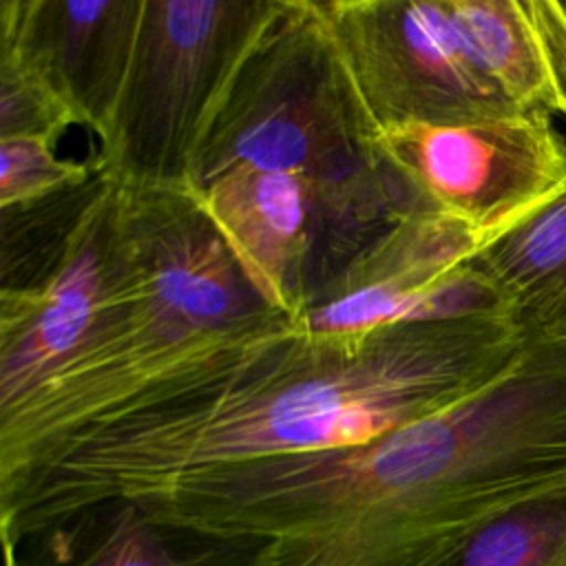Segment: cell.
<instances>
[{"label":"cell","mask_w":566,"mask_h":566,"mask_svg":"<svg viewBox=\"0 0 566 566\" xmlns=\"http://www.w3.org/2000/svg\"><path fill=\"white\" fill-rule=\"evenodd\" d=\"M509 316L334 340L279 318L35 451L0 478L2 544L199 471L365 444L473 398L520 358Z\"/></svg>","instance_id":"cell-1"},{"label":"cell","mask_w":566,"mask_h":566,"mask_svg":"<svg viewBox=\"0 0 566 566\" xmlns=\"http://www.w3.org/2000/svg\"><path fill=\"white\" fill-rule=\"evenodd\" d=\"M279 318L237 265L197 197L115 184L106 285L77 345L0 409V478L168 371Z\"/></svg>","instance_id":"cell-2"},{"label":"cell","mask_w":566,"mask_h":566,"mask_svg":"<svg viewBox=\"0 0 566 566\" xmlns=\"http://www.w3.org/2000/svg\"><path fill=\"white\" fill-rule=\"evenodd\" d=\"M345 184L385 170L374 126L316 0H283L234 73L190 192L237 168Z\"/></svg>","instance_id":"cell-3"},{"label":"cell","mask_w":566,"mask_h":566,"mask_svg":"<svg viewBox=\"0 0 566 566\" xmlns=\"http://www.w3.org/2000/svg\"><path fill=\"white\" fill-rule=\"evenodd\" d=\"M283 0H144L133 60L91 161L128 188H190L214 113Z\"/></svg>","instance_id":"cell-4"},{"label":"cell","mask_w":566,"mask_h":566,"mask_svg":"<svg viewBox=\"0 0 566 566\" xmlns=\"http://www.w3.org/2000/svg\"><path fill=\"white\" fill-rule=\"evenodd\" d=\"M380 130L522 113L484 73L449 0H316Z\"/></svg>","instance_id":"cell-5"},{"label":"cell","mask_w":566,"mask_h":566,"mask_svg":"<svg viewBox=\"0 0 566 566\" xmlns=\"http://www.w3.org/2000/svg\"><path fill=\"white\" fill-rule=\"evenodd\" d=\"M482 243L469 223L418 203L367 243L294 323L314 336L360 340L400 323L511 318L500 292L471 265Z\"/></svg>","instance_id":"cell-6"},{"label":"cell","mask_w":566,"mask_h":566,"mask_svg":"<svg viewBox=\"0 0 566 566\" xmlns=\"http://www.w3.org/2000/svg\"><path fill=\"white\" fill-rule=\"evenodd\" d=\"M378 153L413 197L469 223L484 241L566 177V139L544 111L387 128L378 133Z\"/></svg>","instance_id":"cell-7"},{"label":"cell","mask_w":566,"mask_h":566,"mask_svg":"<svg viewBox=\"0 0 566 566\" xmlns=\"http://www.w3.org/2000/svg\"><path fill=\"white\" fill-rule=\"evenodd\" d=\"M144 0H0V53L38 75L97 142L115 113Z\"/></svg>","instance_id":"cell-8"},{"label":"cell","mask_w":566,"mask_h":566,"mask_svg":"<svg viewBox=\"0 0 566 566\" xmlns=\"http://www.w3.org/2000/svg\"><path fill=\"white\" fill-rule=\"evenodd\" d=\"M115 181L77 226L57 268L38 285L0 292V409L33 389L84 336L113 254Z\"/></svg>","instance_id":"cell-9"},{"label":"cell","mask_w":566,"mask_h":566,"mask_svg":"<svg viewBox=\"0 0 566 566\" xmlns=\"http://www.w3.org/2000/svg\"><path fill=\"white\" fill-rule=\"evenodd\" d=\"M263 546L159 522L130 500H111L2 548L4 566H256Z\"/></svg>","instance_id":"cell-10"},{"label":"cell","mask_w":566,"mask_h":566,"mask_svg":"<svg viewBox=\"0 0 566 566\" xmlns=\"http://www.w3.org/2000/svg\"><path fill=\"white\" fill-rule=\"evenodd\" d=\"M471 265L500 292L526 340L546 334L566 310V177L484 241Z\"/></svg>","instance_id":"cell-11"},{"label":"cell","mask_w":566,"mask_h":566,"mask_svg":"<svg viewBox=\"0 0 566 566\" xmlns=\"http://www.w3.org/2000/svg\"><path fill=\"white\" fill-rule=\"evenodd\" d=\"M451 15L484 73L524 111L557 115L542 46L524 0H449Z\"/></svg>","instance_id":"cell-12"},{"label":"cell","mask_w":566,"mask_h":566,"mask_svg":"<svg viewBox=\"0 0 566 566\" xmlns=\"http://www.w3.org/2000/svg\"><path fill=\"white\" fill-rule=\"evenodd\" d=\"M106 184L95 170L84 184L0 208V292L33 287L57 268Z\"/></svg>","instance_id":"cell-13"},{"label":"cell","mask_w":566,"mask_h":566,"mask_svg":"<svg viewBox=\"0 0 566 566\" xmlns=\"http://www.w3.org/2000/svg\"><path fill=\"white\" fill-rule=\"evenodd\" d=\"M436 566H566V489L491 515Z\"/></svg>","instance_id":"cell-14"},{"label":"cell","mask_w":566,"mask_h":566,"mask_svg":"<svg viewBox=\"0 0 566 566\" xmlns=\"http://www.w3.org/2000/svg\"><path fill=\"white\" fill-rule=\"evenodd\" d=\"M55 142L44 137L0 139V208L46 197L88 181L93 164L55 155Z\"/></svg>","instance_id":"cell-15"},{"label":"cell","mask_w":566,"mask_h":566,"mask_svg":"<svg viewBox=\"0 0 566 566\" xmlns=\"http://www.w3.org/2000/svg\"><path fill=\"white\" fill-rule=\"evenodd\" d=\"M77 124L66 104L15 57L0 53V139L44 137L55 142Z\"/></svg>","instance_id":"cell-16"},{"label":"cell","mask_w":566,"mask_h":566,"mask_svg":"<svg viewBox=\"0 0 566 566\" xmlns=\"http://www.w3.org/2000/svg\"><path fill=\"white\" fill-rule=\"evenodd\" d=\"M524 2L542 46V55L557 102V115L566 117V0Z\"/></svg>","instance_id":"cell-17"},{"label":"cell","mask_w":566,"mask_h":566,"mask_svg":"<svg viewBox=\"0 0 566 566\" xmlns=\"http://www.w3.org/2000/svg\"><path fill=\"white\" fill-rule=\"evenodd\" d=\"M542 336H566V310L559 314V318L548 327V332L546 334H542ZM539 338V336H537Z\"/></svg>","instance_id":"cell-18"}]
</instances>
